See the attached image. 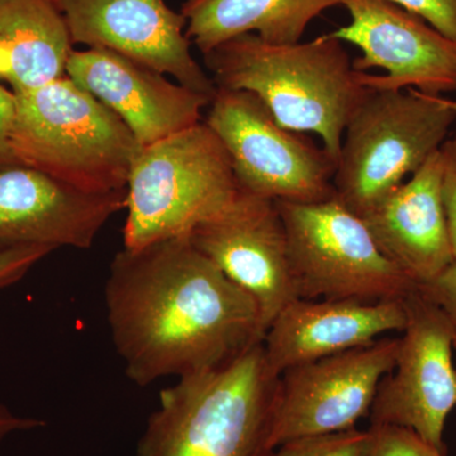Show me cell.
<instances>
[{"mask_svg":"<svg viewBox=\"0 0 456 456\" xmlns=\"http://www.w3.org/2000/svg\"><path fill=\"white\" fill-rule=\"evenodd\" d=\"M279 378L263 344L160 393L136 456H273Z\"/></svg>","mask_w":456,"mask_h":456,"instance_id":"obj_3","label":"cell"},{"mask_svg":"<svg viewBox=\"0 0 456 456\" xmlns=\"http://www.w3.org/2000/svg\"><path fill=\"white\" fill-rule=\"evenodd\" d=\"M406 307L395 368L379 384L370 426L410 428L446 454L444 430L456 407V329L419 289L407 297Z\"/></svg>","mask_w":456,"mask_h":456,"instance_id":"obj_9","label":"cell"},{"mask_svg":"<svg viewBox=\"0 0 456 456\" xmlns=\"http://www.w3.org/2000/svg\"><path fill=\"white\" fill-rule=\"evenodd\" d=\"M191 244L259 305L264 329L298 299L284 222L274 200L241 189L217 217L196 228Z\"/></svg>","mask_w":456,"mask_h":456,"instance_id":"obj_12","label":"cell"},{"mask_svg":"<svg viewBox=\"0 0 456 456\" xmlns=\"http://www.w3.org/2000/svg\"><path fill=\"white\" fill-rule=\"evenodd\" d=\"M126 191H80L22 165L0 169V250L31 245L86 250L126 208Z\"/></svg>","mask_w":456,"mask_h":456,"instance_id":"obj_14","label":"cell"},{"mask_svg":"<svg viewBox=\"0 0 456 456\" xmlns=\"http://www.w3.org/2000/svg\"><path fill=\"white\" fill-rule=\"evenodd\" d=\"M455 122L443 95L371 89L345 128L335 197L364 217L439 151Z\"/></svg>","mask_w":456,"mask_h":456,"instance_id":"obj_6","label":"cell"},{"mask_svg":"<svg viewBox=\"0 0 456 456\" xmlns=\"http://www.w3.org/2000/svg\"><path fill=\"white\" fill-rule=\"evenodd\" d=\"M74 51L55 0H0V82L12 92L66 77Z\"/></svg>","mask_w":456,"mask_h":456,"instance_id":"obj_18","label":"cell"},{"mask_svg":"<svg viewBox=\"0 0 456 456\" xmlns=\"http://www.w3.org/2000/svg\"><path fill=\"white\" fill-rule=\"evenodd\" d=\"M66 75L113 110L141 147L202 122V110L211 103V98L110 50H74Z\"/></svg>","mask_w":456,"mask_h":456,"instance_id":"obj_15","label":"cell"},{"mask_svg":"<svg viewBox=\"0 0 456 456\" xmlns=\"http://www.w3.org/2000/svg\"><path fill=\"white\" fill-rule=\"evenodd\" d=\"M14 94L9 142L18 165L89 193L126 191L141 146L113 110L68 75Z\"/></svg>","mask_w":456,"mask_h":456,"instance_id":"obj_4","label":"cell"},{"mask_svg":"<svg viewBox=\"0 0 456 456\" xmlns=\"http://www.w3.org/2000/svg\"><path fill=\"white\" fill-rule=\"evenodd\" d=\"M455 350H456V342H455Z\"/></svg>","mask_w":456,"mask_h":456,"instance_id":"obj_29","label":"cell"},{"mask_svg":"<svg viewBox=\"0 0 456 456\" xmlns=\"http://www.w3.org/2000/svg\"><path fill=\"white\" fill-rule=\"evenodd\" d=\"M456 42V0H389Z\"/></svg>","mask_w":456,"mask_h":456,"instance_id":"obj_23","label":"cell"},{"mask_svg":"<svg viewBox=\"0 0 456 456\" xmlns=\"http://www.w3.org/2000/svg\"><path fill=\"white\" fill-rule=\"evenodd\" d=\"M104 294L114 347L141 387L224 367L265 336L253 297L188 239L123 248Z\"/></svg>","mask_w":456,"mask_h":456,"instance_id":"obj_1","label":"cell"},{"mask_svg":"<svg viewBox=\"0 0 456 456\" xmlns=\"http://www.w3.org/2000/svg\"><path fill=\"white\" fill-rule=\"evenodd\" d=\"M74 45L114 51L180 86L215 95L217 86L191 55L187 20L165 0H55Z\"/></svg>","mask_w":456,"mask_h":456,"instance_id":"obj_13","label":"cell"},{"mask_svg":"<svg viewBox=\"0 0 456 456\" xmlns=\"http://www.w3.org/2000/svg\"><path fill=\"white\" fill-rule=\"evenodd\" d=\"M448 101H449V104H450V106H452V110H456V101H452V99H449V98H448Z\"/></svg>","mask_w":456,"mask_h":456,"instance_id":"obj_28","label":"cell"},{"mask_svg":"<svg viewBox=\"0 0 456 456\" xmlns=\"http://www.w3.org/2000/svg\"><path fill=\"white\" fill-rule=\"evenodd\" d=\"M443 158L435 152L411 178L362 217L382 253L417 287L454 261L443 196Z\"/></svg>","mask_w":456,"mask_h":456,"instance_id":"obj_17","label":"cell"},{"mask_svg":"<svg viewBox=\"0 0 456 456\" xmlns=\"http://www.w3.org/2000/svg\"><path fill=\"white\" fill-rule=\"evenodd\" d=\"M275 203L298 298L373 303L404 299L419 289L382 253L364 220L338 198Z\"/></svg>","mask_w":456,"mask_h":456,"instance_id":"obj_7","label":"cell"},{"mask_svg":"<svg viewBox=\"0 0 456 456\" xmlns=\"http://www.w3.org/2000/svg\"><path fill=\"white\" fill-rule=\"evenodd\" d=\"M406 323V298L373 303L298 298L272 321L263 347L269 367L281 375L402 332Z\"/></svg>","mask_w":456,"mask_h":456,"instance_id":"obj_16","label":"cell"},{"mask_svg":"<svg viewBox=\"0 0 456 456\" xmlns=\"http://www.w3.org/2000/svg\"><path fill=\"white\" fill-rule=\"evenodd\" d=\"M373 435L370 430H353L301 437L287 441L273 456H368Z\"/></svg>","mask_w":456,"mask_h":456,"instance_id":"obj_20","label":"cell"},{"mask_svg":"<svg viewBox=\"0 0 456 456\" xmlns=\"http://www.w3.org/2000/svg\"><path fill=\"white\" fill-rule=\"evenodd\" d=\"M204 122L221 140L240 188L248 193L290 203L335 197L334 159L305 134L279 125L253 93L217 88Z\"/></svg>","mask_w":456,"mask_h":456,"instance_id":"obj_8","label":"cell"},{"mask_svg":"<svg viewBox=\"0 0 456 456\" xmlns=\"http://www.w3.org/2000/svg\"><path fill=\"white\" fill-rule=\"evenodd\" d=\"M373 435L368 456H445L419 436L399 426H370Z\"/></svg>","mask_w":456,"mask_h":456,"instance_id":"obj_21","label":"cell"},{"mask_svg":"<svg viewBox=\"0 0 456 456\" xmlns=\"http://www.w3.org/2000/svg\"><path fill=\"white\" fill-rule=\"evenodd\" d=\"M14 114H16V94L0 84V169L18 165L9 142Z\"/></svg>","mask_w":456,"mask_h":456,"instance_id":"obj_26","label":"cell"},{"mask_svg":"<svg viewBox=\"0 0 456 456\" xmlns=\"http://www.w3.org/2000/svg\"><path fill=\"white\" fill-rule=\"evenodd\" d=\"M399 338L288 369L279 378L275 448L287 441L353 430L370 415L379 384L395 368Z\"/></svg>","mask_w":456,"mask_h":456,"instance_id":"obj_10","label":"cell"},{"mask_svg":"<svg viewBox=\"0 0 456 456\" xmlns=\"http://www.w3.org/2000/svg\"><path fill=\"white\" fill-rule=\"evenodd\" d=\"M349 25L330 35L362 51L355 70L374 90L456 93V42L389 0H342Z\"/></svg>","mask_w":456,"mask_h":456,"instance_id":"obj_11","label":"cell"},{"mask_svg":"<svg viewBox=\"0 0 456 456\" xmlns=\"http://www.w3.org/2000/svg\"><path fill=\"white\" fill-rule=\"evenodd\" d=\"M203 56L217 88L253 93L287 130L317 134L338 165L345 128L371 90L341 41L327 33L273 45L248 33Z\"/></svg>","mask_w":456,"mask_h":456,"instance_id":"obj_2","label":"cell"},{"mask_svg":"<svg viewBox=\"0 0 456 456\" xmlns=\"http://www.w3.org/2000/svg\"><path fill=\"white\" fill-rule=\"evenodd\" d=\"M123 248L188 239L239 196L232 163L217 134L200 122L140 147L128 176Z\"/></svg>","mask_w":456,"mask_h":456,"instance_id":"obj_5","label":"cell"},{"mask_svg":"<svg viewBox=\"0 0 456 456\" xmlns=\"http://www.w3.org/2000/svg\"><path fill=\"white\" fill-rule=\"evenodd\" d=\"M419 290L444 311L456 329V261L436 278L419 287Z\"/></svg>","mask_w":456,"mask_h":456,"instance_id":"obj_25","label":"cell"},{"mask_svg":"<svg viewBox=\"0 0 456 456\" xmlns=\"http://www.w3.org/2000/svg\"><path fill=\"white\" fill-rule=\"evenodd\" d=\"M342 0H187L180 13L185 35L206 55L239 36H259L273 45L301 42L314 18Z\"/></svg>","mask_w":456,"mask_h":456,"instance_id":"obj_19","label":"cell"},{"mask_svg":"<svg viewBox=\"0 0 456 456\" xmlns=\"http://www.w3.org/2000/svg\"><path fill=\"white\" fill-rule=\"evenodd\" d=\"M42 426H45V422L40 419L14 415L7 407L0 404V441L14 432L33 430Z\"/></svg>","mask_w":456,"mask_h":456,"instance_id":"obj_27","label":"cell"},{"mask_svg":"<svg viewBox=\"0 0 456 456\" xmlns=\"http://www.w3.org/2000/svg\"><path fill=\"white\" fill-rule=\"evenodd\" d=\"M440 152L443 158L441 196L448 226L450 248L456 261V136L446 140L441 146Z\"/></svg>","mask_w":456,"mask_h":456,"instance_id":"obj_24","label":"cell"},{"mask_svg":"<svg viewBox=\"0 0 456 456\" xmlns=\"http://www.w3.org/2000/svg\"><path fill=\"white\" fill-rule=\"evenodd\" d=\"M50 246H17L0 250V290L16 284L42 259L53 253Z\"/></svg>","mask_w":456,"mask_h":456,"instance_id":"obj_22","label":"cell"}]
</instances>
